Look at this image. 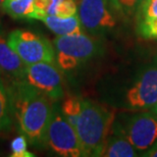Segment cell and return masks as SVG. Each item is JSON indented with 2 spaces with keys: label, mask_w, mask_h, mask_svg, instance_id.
Segmentation results:
<instances>
[{
  "label": "cell",
  "mask_w": 157,
  "mask_h": 157,
  "mask_svg": "<svg viewBox=\"0 0 157 157\" xmlns=\"http://www.w3.org/2000/svg\"><path fill=\"white\" fill-rule=\"evenodd\" d=\"M14 119L21 134L37 148L47 145L46 135L51 121L54 104L53 100L26 80L12 78L9 85Z\"/></svg>",
  "instance_id": "6da1fadb"
},
{
  "label": "cell",
  "mask_w": 157,
  "mask_h": 157,
  "mask_svg": "<svg viewBox=\"0 0 157 157\" xmlns=\"http://www.w3.org/2000/svg\"><path fill=\"white\" fill-rule=\"evenodd\" d=\"M114 112L90 99L82 100V110L75 125L84 156H102L113 128Z\"/></svg>",
  "instance_id": "7a4b0ae2"
},
{
  "label": "cell",
  "mask_w": 157,
  "mask_h": 157,
  "mask_svg": "<svg viewBox=\"0 0 157 157\" xmlns=\"http://www.w3.org/2000/svg\"><path fill=\"white\" fill-rule=\"evenodd\" d=\"M53 44L57 63L64 71L74 70L90 60L98 54L100 48L98 42L84 32L57 36Z\"/></svg>",
  "instance_id": "3957f363"
},
{
  "label": "cell",
  "mask_w": 157,
  "mask_h": 157,
  "mask_svg": "<svg viewBox=\"0 0 157 157\" xmlns=\"http://www.w3.org/2000/svg\"><path fill=\"white\" fill-rule=\"evenodd\" d=\"M7 42L25 64L41 61L55 62V50L44 37L28 30H13L7 36Z\"/></svg>",
  "instance_id": "277c9868"
},
{
  "label": "cell",
  "mask_w": 157,
  "mask_h": 157,
  "mask_svg": "<svg viewBox=\"0 0 157 157\" xmlns=\"http://www.w3.org/2000/svg\"><path fill=\"white\" fill-rule=\"evenodd\" d=\"M46 142L50 149L59 156H84L76 130L56 106H54L51 121L47 130Z\"/></svg>",
  "instance_id": "5b68a950"
},
{
  "label": "cell",
  "mask_w": 157,
  "mask_h": 157,
  "mask_svg": "<svg viewBox=\"0 0 157 157\" xmlns=\"http://www.w3.org/2000/svg\"><path fill=\"white\" fill-rule=\"evenodd\" d=\"M25 80L53 101L61 99L64 95L63 77L55 62L41 61L28 64Z\"/></svg>",
  "instance_id": "8992f818"
},
{
  "label": "cell",
  "mask_w": 157,
  "mask_h": 157,
  "mask_svg": "<svg viewBox=\"0 0 157 157\" xmlns=\"http://www.w3.org/2000/svg\"><path fill=\"white\" fill-rule=\"evenodd\" d=\"M78 17L83 30L96 35L112 29L117 21L107 7V0H77Z\"/></svg>",
  "instance_id": "52a82bcc"
},
{
  "label": "cell",
  "mask_w": 157,
  "mask_h": 157,
  "mask_svg": "<svg viewBox=\"0 0 157 157\" xmlns=\"http://www.w3.org/2000/svg\"><path fill=\"white\" fill-rule=\"evenodd\" d=\"M125 101L133 110L152 108L157 103V57L127 92Z\"/></svg>",
  "instance_id": "ba28073f"
},
{
  "label": "cell",
  "mask_w": 157,
  "mask_h": 157,
  "mask_svg": "<svg viewBox=\"0 0 157 157\" xmlns=\"http://www.w3.org/2000/svg\"><path fill=\"white\" fill-rule=\"evenodd\" d=\"M124 133L138 152H145L157 140V114L152 110L136 113L128 119Z\"/></svg>",
  "instance_id": "9c48e42d"
},
{
  "label": "cell",
  "mask_w": 157,
  "mask_h": 157,
  "mask_svg": "<svg viewBox=\"0 0 157 157\" xmlns=\"http://www.w3.org/2000/svg\"><path fill=\"white\" fill-rule=\"evenodd\" d=\"M26 67L25 62L8 44L7 38L0 32V71L14 80H25Z\"/></svg>",
  "instance_id": "30bf717a"
},
{
  "label": "cell",
  "mask_w": 157,
  "mask_h": 157,
  "mask_svg": "<svg viewBox=\"0 0 157 157\" xmlns=\"http://www.w3.org/2000/svg\"><path fill=\"white\" fill-rule=\"evenodd\" d=\"M42 21L46 25V27L52 31L57 36L71 35L83 32L80 18L78 14L73 15L71 17L62 18L56 15H46Z\"/></svg>",
  "instance_id": "8fae6325"
},
{
  "label": "cell",
  "mask_w": 157,
  "mask_h": 157,
  "mask_svg": "<svg viewBox=\"0 0 157 157\" xmlns=\"http://www.w3.org/2000/svg\"><path fill=\"white\" fill-rule=\"evenodd\" d=\"M138 151L133 146L124 133L109 136L102 156L105 157H136Z\"/></svg>",
  "instance_id": "7c38bea8"
},
{
  "label": "cell",
  "mask_w": 157,
  "mask_h": 157,
  "mask_svg": "<svg viewBox=\"0 0 157 157\" xmlns=\"http://www.w3.org/2000/svg\"><path fill=\"white\" fill-rule=\"evenodd\" d=\"M2 8L14 20H37L36 0H3Z\"/></svg>",
  "instance_id": "4fadbf2b"
},
{
  "label": "cell",
  "mask_w": 157,
  "mask_h": 157,
  "mask_svg": "<svg viewBox=\"0 0 157 157\" xmlns=\"http://www.w3.org/2000/svg\"><path fill=\"white\" fill-rule=\"evenodd\" d=\"M14 115L12 108L10 90L0 73V133L7 132L13 124Z\"/></svg>",
  "instance_id": "5bb4252c"
},
{
  "label": "cell",
  "mask_w": 157,
  "mask_h": 157,
  "mask_svg": "<svg viewBox=\"0 0 157 157\" xmlns=\"http://www.w3.org/2000/svg\"><path fill=\"white\" fill-rule=\"evenodd\" d=\"M82 100L78 96H67L62 102L61 112L67 121L75 128L82 110Z\"/></svg>",
  "instance_id": "9a60e30c"
},
{
  "label": "cell",
  "mask_w": 157,
  "mask_h": 157,
  "mask_svg": "<svg viewBox=\"0 0 157 157\" xmlns=\"http://www.w3.org/2000/svg\"><path fill=\"white\" fill-rule=\"evenodd\" d=\"M78 14L77 0H61L53 8L50 15H56L58 17L67 18Z\"/></svg>",
  "instance_id": "2e32d148"
},
{
  "label": "cell",
  "mask_w": 157,
  "mask_h": 157,
  "mask_svg": "<svg viewBox=\"0 0 157 157\" xmlns=\"http://www.w3.org/2000/svg\"><path fill=\"white\" fill-rule=\"evenodd\" d=\"M138 31L144 39L157 40V17L138 21Z\"/></svg>",
  "instance_id": "e0dca14e"
},
{
  "label": "cell",
  "mask_w": 157,
  "mask_h": 157,
  "mask_svg": "<svg viewBox=\"0 0 157 157\" xmlns=\"http://www.w3.org/2000/svg\"><path fill=\"white\" fill-rule=\"evenodd\" d=\"M12 157H32V153L28 151V140L23 134L15 137L10 144Z\"/></svg>",
  "instance_id": "ac0fdd59"
},
{
  "label": "cell",
  "mask_w": 157,
  "mask_h": 157,
  "mask_svg": "<svg viewBox=\"0 0 157 157\" xmlns=\"http://www.w3.org/2000/svg\"><path fill=\"white\" fill-rule=\"evenodd\" d=\"M137 12L138 21L157 17V0H144Z\"/></svg>",
  "instance_id": "d6986e66"
},
{
  "label": "cell",
  "mask_w": 157,
  "mask_h": 157,
  "mask_svg": "<svg viewBox=\"0 0 157 157\" xmlns=\"http://www.w3.org/2000/svg\"><path fill=\"white\" fill-rule=\"evenodd\" d=\"M143 1L144 0H118V4L119 8L122 9L125 13L132 15L138 11Z\"/></svg>",
  "instance_id": "ffe728a7"
},
{
  "label": "cell",
  "mask_w": 157,
  "mask_h": 157,
  "mask_svg": "<svg viewBox=\"0 0 157 157\" xmlns=\"http://www.w3.org/2000/svg\"><path fill=\"white\" fill-rule=\"evenodd\" d=\"M141 156H145V157H157V140L155 141V143L150 147L148 150H146L145 152L141 153Z\"/></svg>",
  "instance_id": "44dd1931"
},
{
  "label": "cell",
  "mask_w": 157,
  "mask_h": 157,
  "mask_svg": "<svg viewBox=\"0 0 157 157\" xmlns=\"http://www.w3.org/2000/svg\"><path fill=\"white\" fill-rule=\"evenodd\" d=\"M109 1H110V2H111V3H112V4H113V5H115V6H117V7L118 9H121V8H119L118 0H109Z\"/></svg>",
  "instance_id": "7402d4cb"
},
{
  "label": "cell",
  "mask_w": 157,
  "mask_h": 157,
  "mask_svg": "<svg viewBox=\"0 0 157 157\" xmlns=\"http://www.w3.org/2000/svg\"><path fill=\"white\" fill-rule=\"evenodd\" d=\"M151 110H152L153 112H154V113H156V114H157V103H156V104H155L154 106H153L152 108H151Z\"/></svg>",
  "instance_id": "603a6c76"
},
{
  "label": "cell",
  "mask_w": 157,
  "mask_h": 157,
  "mask_svg": "<svg viewBox=\"0 0 157 157\" xmlns=\"http://www.w3.org/2000/svg\"><path fill=\"white\" fill-rule=\"evenodd\" d=\"M2 4H3V0H0V7H2Z\"/></svg>",
  "instance_id": "cb8c5ba5"
}]
</instances>
